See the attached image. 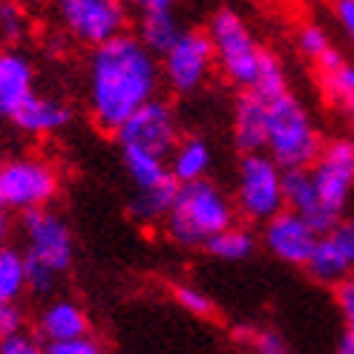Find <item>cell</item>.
Wrapping results in <instances>:
<instances>
[{
  "mask_svg": "<svg viewBox=\"0 0 354 354\" xmlns=\"http://www.w3.org/2000/svg\"><path fill=\"white\" fill-rule=\"evenodd\" d=\"M162 64L136 35L93 46L86 61V107L98 130L115 136L141 104L158 95Z\"/></svg>",
  "mask_w": 354,
  "mask_h": 354,
  "instance_id": "cell-1",
  "label": "cell"
},
{
  "mask_svg": "<svg viewBox=\"0 0 354 354\" xmlns=\"http://www.w3.org/2000/svg\"><path fill=\"white\" fill-rule=\"evenodd\" d=\"M236 222V205L210 179L185 182L176 187V199L165 216L167 236L182 248H205L210 236Z\"/></svg>",
  "mask_w": 354,
  "mask_h": 354,
  "instance_id": "cell-2",
  "label": "cell"
},
{
  "mask_svg": "<svg viewBox=\"0 0 354 354\" xmlns=\"http://www.w3.org/2000/svg\"><path fill=\"white\" fill-rule=\"evenodd\" d=\"M268 104V118H265V153H268L282 170L311 167V162L320 153L323 141L320 130L291 90L282 93Z\"/></svg>",
  "mask_w": 354,
  "mask_h": 354,
  "instance_id": "cell-3",
  "label": "cell"
},
{
  "mask_svg": "<svg viewBox=\"0 0 354 354\" xmlns=\"http://www.w3.org/2000/svg\"><path fill=\"white\" fill-rule=\"evenodd\" d=\"M210 44H214V55L216 66L222 69V75L231 81L239 90H251L257 84L259 73V61H262V46L242 21V15L234 9H216L210 15L207 24Z\"/></svg>",
  "mask_w": 354,
  "mask_h": 354,
  "instance_id": "cell-4",
  "label": "cell"
},
{
  "mask_svg": "<svg viewBox=\"0 0 354 354\" xmlns=\"http://www.w3.org/2000/svg\"><path fill=\"white\" fill-rule=\"evenodd\" d=\"M236 214L248 222H268L274 214L286 207L282 196V167L268 153H242L239 173H236V193H234Z\"/></svg>",
  "mask_w": 354,
  "mask_h": 354,
  "instance_id": "cell-5",
  "label": "cell"
},
{
  "mask_svg": "<svg viewBox=\"0 0 354 354\" xmlns=\"http://www.w3.org/2000/svg\"><path fill=\"white\" fill-rule=\"evenodd\" d=\"M0 190L9 210L46 207L58 199L61 176L58 167L38 156H17L0 165Z\"/></svg>",
  "mask_w": 354,
  "mask_h": 354,
  "instance_id": "cell-6",
  "label": "cell"
},
{
  "mask_svg": "<svg viewBox=\"0 0 354 354\" xmlns=\"http://www.w3.org/2000/svg\"><path fill=\"white\" fill-rule=\"evenodd\" d=\"M64 29L84 46H101L130 26V6L124 0H55Z\"/></svg>",
  "mask_w": 354,
  "mask_h": 354,
  "instance_id": "cell-7",
  "label": "cell"
},
{
  "mask_svg": "<svg viewBox=\"0 0 354 354\" xmlns=\"http://www.w3.org/2000/svg\"><path fill=\"white\" fill-rule=\"evenodd\" d=\"M317 199L334 219H343L354 196V138H331L308 167Z\"/></svg>",
  "mask_w": 354,
  "mask_h": 354,
  "instance_id": "cell-8",
  "label": "cell"
},
{
  "mask_svg": "<svg viewBox=\"0 0 354 354\" xmlns=\"http://www.w3.org/2000/svg\"><path fill=\"white\" fill-rule=\"evenodd\" d=\"M158 64H162V81L173 95H193L202 90L210 69L216 66L207 29H185L170 52L158 58Z\"/></svg>",
  "mask_w": 354,
  "mask_h": 354,
  "instance_id": "cell-9",
  "label": "cell"
},
{
  "mask_svg": "<svg viewBox=\"0 0 354 354\" xmlns=\"http://www.w3.org/2000/svg\"><path fill=\"white\" fill-rule=\"evenodd\" d=\"M21 236H24V251L44 259L52 265L58 274H66L73 268L75 259V239L73 231L61 214L46 207H32L21 214Z\"/></svg>",
  "mask_w": 354,
  "mask_h": 354,
  "instance_id": "cell-10",
  "label": "cell"
},
{
  "mask_svg": "<svg viewBox=\"0 0 354 354\" xmlns=\"http://www.w3.org/2000/svg\"><path fill=\"white\" fill-rule=\"evenodd\" d=\"M179 115L167 98H150L115 130L118 147H141L156 156H170L173 145L179 141Z\"/></svg>",
  "mask_w": 354,
  "mask_h": 354,
  "instance_id": "cell-11",
  "label": "cell"
},
{
  "mask_svg": "<svg viewBox=\"0 0 354 354\" xmlns=\"http://www.w3.org/2000/svg\"><path fill=\"white\" fill-rule=\"evenodd\" d=\"M317 236L320 234L288 207H282L268 222H262V245L268 248V254L286 265H297V268H303L311 257Z\"/></svg>",
  "mask_w": 354,
  "mask_h": 354,
  "instance_id": "cell-12",
  "label": "cell"
},
{
  "mask_svg": "<svg viewBox=\"0 0 354 354\" xmlns=\"http://www.w3.org/2000/svg\"><path fill=\"white\" fill-rule=\"evenodd\" d=\"M24 136H55L73 124V107L55 95H44L35 90L6 121Z\"/></svg>",
  "mask_w": 354,
  "mask_h": 354,
  "instance_id": "cell-13",
  "label": "cell"
},
{
  "mask_svg": "<svg viewBox=\"0 0 354 354\" xmlns=\"http://www.w3.org/2000/svg\"><path fill=\"white\" fill-rule=\"evenodd\" d=\"M320 73V84L331 101V107L337 110L351 127H354V61H348L337 46H328L320 58L311 61Z\"/></svg>",
  "mask_w": 354,
  "mask_h": 354,
  "instance_id": "cell-14",
  "label": "cell"
},
{
  "mask_svg": "<svg viewBox=\"0 0 354 354\" xmlns=\"http://www.w3.org/2000/svg\"><path fill=\"white\" fill-rule=\"evenodd\" d=\"M282 196H286V207L303 216L320 236L331 234L334 227H337L340 219H334L328 210L320 205V199H317V190H314L308 167L282 170Z\"/></svg>",
  "mask_w": 354,
  "mask_h": 354,
  "instance_id": "cell-15",
  "label": "cell"
},
{
  "mask_svg": "<svg viewBox=\"0 0 354 354\" xmlns=\"http://www.w3.org/2000/svg\"><path fill=\"white\" fill-rule=\"evenodd\" d=\"M35 93V66L21 49H0V121H9L12 113Z\"/></svg>",
  "mask_w": 354,
  "mask_h": 354,
  "instance_id": "cell-16",
  "label": "cell"
},
{
  "mask_svg": "<svg viewBox=\"0 0 354 354\" xmlns=\"http://www.w3.org/2000/svg\"><path fill=\"white\" fill-rule=\"evenodd\" d=\"M38 337L44 343H58V340H73L90 334V317L81 308V303L69 297H55L38 311Z\"/></svg>",
  "mask_w": 354,
  "mask_h": 354,
  "instance_id": "cell-17",
  "label": "cell"
},
{
  "mask_svg": "<svg viewBox=\"0 0 354 354\" xmlns=\"http://www.w3.org/2000/svg\"><path fill=\"white\" fill-rule=\"evenodd\" d=\"M265 118H268V104L254 90H242L234 104V145L242 153H262L265 150Z\"/></svg>",
  "mask_w": 354,
  "mask_h": 354,
  "instance_id": "cell-18",
  "label": "cell"
},
{
  "mask_svg": "<svg viewBox=\"0 0 354 354\" xmlns=\"http://www.w3.org/2000/svg\"><path fill=\"white\" fill-rule=\"evenodd\" d=\"M210 167H214V150H210L207 138H202L196 133L179 136V141H176L167 156V170L173 179L179 185L199 182V179H207Z\"/></svg>",
  "mask_w": 354,
  "mask_h": 354,
  "instance_id": "cell-19",
  "label": "cell"
},
{
  "mask_svg": "<svg viewBox=\"0 0 354 354\" xmlns=\"http://www.w3.org/2000/svg\"><path fill=\"white\" fill-rule=\"evenodd\" d=\"M306 274L314 279V282H320V286H337L340 279H346L351 271V265H348V257L346 251L340 248V242L334 239L331 234H323V236H317L314 242V251L311 257L306 259Z\"/></svg>",
  "mask_w": 354,
  "mask_h": 354,
  "instance_id": "cell-20",
  "label": "cell"
},
{
  "mask_svg": "<svg viewBox=\"0 0 354 354\" xmlns=\"http://www.w3.org/2000/svg\"><path fill=\"white\" fill-rule=\"evenodd\" d=\"M176 187H179V182L170 179L162 182V185H156V187H141L136 190L130 202H127V214L133 222L138 225H145V227H153V225H162L165 216H167V210L176 199Z\"/></svg>",
  "mask_w": 354,
  "mask_h": 354,
  "instance_id": "cell-21",
  "label": "cell"
},
{
  "mask_svg": "<svg viewBox=\"0 0 354 354\" xmlns=\"http://www.w3.org/2000/svg\"><path fill=\"white\" fill-rule=\"evenodd\" d=\"M182 21L176 17V9L170 12H145L138 15V29H136V38L145 44L156 58H162L165 52H170V46L182 38Z\"/></svg>",
  "mask_w": 354,
  "mask_h": 354,
  "instance_id": "cell-22",
  "label": "cell"
},
{
  "mask_svg": "<svg viewBox=\"0 0 354 354\" xmlns=\"http://www.w3.org/2000/svg\"><path fill=\"white\" fill-rule=\"evenodd\" d=\"M121 165H124V173H127V179L133 182L136 190L156 187V185L170 179L167 158L156 156L150 150H141V147H121Z\"/></svg>",
  "mask_w": 354,
  "mask_h": 354,
  "instance_id": "cell-23",
  "label": "cell"
},
{
  "mask_svg": "<svg viewBox=\"0 0 354 354\" xmlns=\"http://www.w3.org/2000/svg\"><path fill=\"white\" fill-rule=\"evenodd\" d=\"M202 251H207L214 259H222V262H245L257 251V234L251 227L234 222V225H227L225 231H219L216 236H210Z\"/></svg>",
  "mask_w": 354,
  "mask_h": 354,
  "instance_id": "cell-24",
  "label": "cell"
},
{
  "mask_svg": "<svg viewBox=\"0 0 354 354\" xmlns=\"http://www.w3.org/2000/svg\"><path fill=\"white\" fill-rule=\"evenodd\" d=\"M26 294V265L21 248H0V303H17Z\"/></svg>",
  "mask_w": 354,
  "mask_h": 354,
  "instance_id": "cell-25",
  "label": "cell"
},
{
  "mask_svg": "<svg viewBox=\"0 0 354 354\" xmlns=\"http://www.w3.org/2000/svg\"><path fill=\"white\" fill-rule=\"evenodd\" d=\"M257 95H262L265 101H271L282 93H288V75H286V66L282 61L274 55V52L262 49V61H259V73H257V84L251 86Z\"/></svg>",
  "mask_w": 354,
  "mask_h": 354,
  "instance_id": "cell-26",
  "label": "cell"
},
{
  "mask_svg": "<svg viewBox=\"0 0 354 354\" xmlns=\"http://www.w3.org/2000/svg\"><path fill=\"white\" fill-rule=\"evenodd\" d=\"M24 265H26V294H35V297H52L58 288V271L46 265L44 259L32 257L24 251Z\"/></svg>",
  "mask_w": 354,
  "mask_h": 354,
  "instance_id": "cell-27",
  "label": "cell"
},
{
  "mask_svg": "<svg viewBox=\"0 0 354 354\" xmlns=\"http://www.w3.org/2000/svg\"><path fill=\"white\" fill-rule=\"evenodd\" d=\"M26 35V12L17 0H0V38L17 44Z\"/></svg>",
  "mask_w": 354,
  "mask_h": 354,
  "instance_id": "cell-28",
  "label": "cell"
},
{
  "mask_svg": "<svg viewBox=\"0 0 354 354\" xmlns=\"http://www.w3.org/2000/svg\"><path fill=\"white\" fill-rule=\"evenodd\" d=\"M173 297H176V303H179L187 314H193V317H210L216 311V306H214V299H210L202 288H196V286H190V282H179V286L173 288Z\"/></svg>",
  "mask_w": 354,
  "mask_h": 354,
  "instance_id": "cell-29",
  "label": "cell"
},
{
  "mask_svg": "<svg viewBox=\"0 0 354 354\" xmlns=\"http://www.w3.org/2000/svg\"><path fill=\"white\" fill-rule=\"evenodd\" d=\"M297 46H299V52H303L308 61H314V58H320L323 52L331 46V38H328V32L323 26L306 24V26H299V32H297Z\"/></svg>",
  "mask_w": 354,
  "mask_h": 354,
  "instance_id": "cell-30",
  "label": "cell"
},
{
  "mask_svg": "<svg viewBox=\"0 0 354 354\" xmlns=\"http://www.w3.org/2000/svg\"><path fill=\"white\" fill-rule=\"evenodd\" d=\"M46 354H107V348L93 334H84V337H73V340L46 343Z\"/></svg>",
  "mask_w": 354,
  "mask_h": 354,
  "instance_id": "cell-31",
  "label": "cell"
},
{
  "mask_svg": "<svg viewBox=\"0 0 354 354\" xmlns=\"http://www.w3.org/2000/svg\"><path fill=\"white\" fill-rule=\"evenodd\" d=\"M0 354H46V343L38 337V334L17 331L12 337L0 340Z\"/></svg>",
  "mask_w": 354,
  "mask_h": 354,
  "instance_id": "cell-32",
  "label": "cell"
},
{
  "mask_svg": "<svg viewBox=\"0 0 354 354\" xmlns=\"http://www.w3.org/2000/svg\"><path fill=\"white\" fill-rule=\"evenodd\" d=\"M334 303H337V311L343 317V328L354 331V274L334 286Z\"/></svg>",
  "mask_w": 354,
  "mask_h": 354,
  "instance_id": "cell-33",
  "label": "cell"
},
{
  "mask_svg": "<svg viewBox=\"0 0 354 354\" xmlns=\"http://www.w3.org/2000/svg\"><path fill=\"white\" fill-rule=\"evenodd\" d=\"M251 346L257 354H294L288 340L274 328H259L251 334Z\"/></svg>",
  "mask_w": 354,
  "mask_h": 354,
  "instance_id": "cell-34",
  "label": "cell"
},
{
  "mask_svg": "<svg viewBox=\"0 0 354 354\" xmlns=\"http://www.w3.org/2000/svg\"><path fill=\"white\" fill-rule=\"evenodd\" d=\"M26 326V314L17 303H0V340L12 337V334L24 331Z\"/></svg>",
  "mask_w": 354,
  "mask_h": 354,
  "instance_id": "cell-35",
  "label": "cell"
},
{
  "mask_svg": "<svg viewBox=\"0 0 354 354\" xmlns=\"http://www.w3.org/2000/svg\"><path fill=\"white\" fill-rule=\"evenodd\" d=\"M331 236L340 242V248H343L346 257H348L351 271H354V219H340L337 227L331 231Z\"/></svg>",
  "mask_w": 354,
  "mask_h": 354,
  "instance_id": "cell-36",
  "label": "cell"
},
{
  "mask_svg": "<svg viewBox=\"0 0 354 354\" xmlns=\"http://www.w3.org/2000/svg\"><path fill=\"white\" fill-rule=\"evenodd\" d=\"M334 17L354 46V0H334Z\"/></svg>",
  "mask_w": 354,
  "mask_h": 354,
  "instance_id": "cell-37",
  "label": "cell"
},
{
  "mask_svg": "<svg viewBox=\"0 0 354 354\" xmlns=\"http://www.w3.org/2000/svg\"><path fill=\"white\" fill-rule=\"evenodd\" d=\"M130 9H136L138 15H145V12H170L179 6V0H124Z\"/></svg>",
  "mask_w": 354,
  "mask_h": 354,
  "instance_id": "cell-38",
  "label": "cell"
},
{
  "mask_svg": "<svg viewBox=\"0 0 354 354\" xmlns=\"http://www.w3.org/2000/svg\"><path fill=\"white\" fill-rule=\"evenodd\" d=\"M334 354H354V331L351 328H343V334L337 337V348Z\"/></svg>",
  "mask_w": 354,
  "mask_h": 354,
  "instance_id": "cell-39",
  "label": "cell"
},
{
  "mask_svg": "<svg viewBox=\"0 0 354 354\" xmlns=\"http://www.w3.org/2000/svg\"><path fill=\"white\" fill-rule=\"evenodd\" d=\"M6 210H9V207H6V202H3V190H0V216H3Z\"/></svg>",
  "mask_w": 354,
  "mask_h": 354,
  "instance_id": "cell-40",
  "label": "cell"
}]
</instances>
